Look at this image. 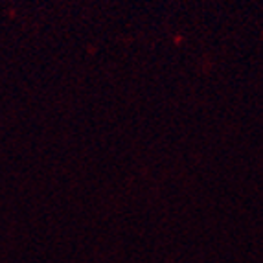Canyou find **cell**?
Listing matches in <instances>:
<instances>
[]
</instances>
